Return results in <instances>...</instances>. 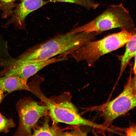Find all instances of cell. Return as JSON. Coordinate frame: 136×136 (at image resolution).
<instances>
[{
    "mask_svg": "<svg viewBox=\"0 0 136 136\" xmlns=\"http://www.w3.org/2000/svg\"><path fill=\"white\" fill-rule=\"evenodd\" d=\"M95 36L94 32H76L71 30L31 47L16 58L21 60H41L57 55L66 57Z\"/></svg>",
    "mask_w": 136,
    "mask_h": 136,
    "instance_id": "cell-1",
    "label": "cell"
},
{
    "mask_svg": "<svg viewBox=\"0 0 136 136\" xmlns=\"http://www.w3.org/2000/svg\"><path fill=\"white\" fill-rule=\"evenodd\" d=\"M35 95L39 98L47 107L49 115L53 122L62 123L75 126L85 125L102 129L103 127L82 117L72 103L70 94L65 92L59 96L48 98L42 92L40 89Z\"/></svg>",
    "mask_w": 136,
    "mask_h": 136,
    "instance_id": "cell-2",
    "label": "cell"
},
{
    "mask_svg": "<svg viewBox=\"0 0 136 136\" xmlns=\"http://www.w3.org/2000/svg\"><path fill=\"white\" fill-rule=\"evenodd\" d=\"M135 32L133 20L129 11L121 3L110 5L94 19L73 29L75 32L99 33L115 28Z\"/></svg>",
    "mask_w": 136,
    "mask_h": 136,
    "instance_id": "cell-3",
    "label": "cell"
},
{
    "mask_svg": "<svg viewBox=\"0 0 136 136\" xmlns=\"http://www.w3.org/2000/svg\"><path fill=\"white\" fill-rule=\"evenodd\" d=\"M135 33L122 30L101 39L88 41L70 55L77 61H85L91 66L101 56L125 45Z\"/></svg>",
    "mask_w": 136,
    "mask_h": 136,
    "instance_id": "cell-4",
    "label": "cell"
},
{
    "mask_svg": "<svg viewBox=\"0 0 136 136\" xmlns=\"http://www.w3.org/2000/svg\"><path fill=\"white\" fill-rule=\"evenodd\" d=\"M130 71L129 77L123 90L115 99L105 104L101 109L104 122L102 124L107 127L113 121L136 106V75L132 76Z\"/></svg>",
    "mask_w": 136,
    "mask_h": 136,
    "instance_id": "cell-5",
    "label": "cell"
},
{
    "mask_svg": "<svg viewBox=\"0 0 136 136\" xmlns=\"http://www.w3.org/2000/svg\"><path fill=\"white\" fill-rule=\"evenodd\" d=\"M16 107L19 123L14 136L32 135V130L35 127L39 120L48 112L47 106L39 105L29 97L19 100L17 102Z\"/></svg>",
    "mask_w": 136,
    "mask_h": 136,
    "instance_id": "cell-6",
    "label": "cell"
},
{
    "mask_svg": "<svg viewBox=\"0 0 136 136\" xmlns=\"http://www.w3.org/2000/svg\"><path fill=\"white\" fill-rule=\"evenodd\" d=\"M67 59V57L59 56L41 60H24L15 58L14 61L0 71V77L13 76L28 79L47 65Z\"/></svg>",
    "mask_w": 136,
    "mask_h": 136,
    "instance_id": "cell-7",
    "label": "cell"
},
{
    "mask_svg": "<svg viewBox=\"0 0 136 136\" xmlns=\"http://www.w3.org/2000/svg\"><path fill=\"white\" fill-rule=\"evenodd\" d=\"M27 79L18 77L4 76L0 77V88L4 91L10 93L20 90L29 91Z\"/></svg>",
    "mask_w": 136,
    "mask_h": 136,
    "instance_id": "cell-8",
    "label": "cell"
},
{
    "mask_svg": "<svg viewBox=\"0 0 136 136\" xmlns=\"http://www.w3.org/2000/svg\"><path fill=\"white\" fill-rule=\"evenodd\" d=\"M49 3L44 0H23L15 11L16 18L19 23L23 22L30 13Z\"/></svg>",
    "mask_w": 136,
    "mask_h": 136,
    "instance_id": "cell-9",
    "label": "cell"
},
{
    "mask_svg": "<svg viewBox=\"0 0 136 136\" xmlns=\"http://www.w3.org/2000/svg\"><path fill=\"white\" fill-rule=\"evenodd\" d=\"M125 51L121 59L119 78L122 76L131 59L136 56V34L126 44Z\"/></svg>",
    "mask_w": 136,
    "mask_h": 136,
    "instance_id": "cell-10",
    "label": "cell"
},
{
    "mask_svg": "<svg viewBox=\"0 0 136 136\" xmlns=\"http://www.w3.org/2000/svg\"><path fill=\"white\" fill-rule=\"evenodd\" d=\"M62 134L57 128L49 126L48 119L47 118L45 119L42 125L34 129L32 135L59 136L62 135Z\"/></svg>",
    "mask_w": 136,
    "mask_h": 136,
    "instance_id": "cell-11",
    "label": "cell"
},
{
    "mask_svg": "<svg viewBox=\"0 0 136 136\" xmlns=\"http://www.w3.org/2000/svg\"><path fill=\"white\" fill-rule=\"evenodd\" d=\"M49 2H61L73 3L84 7L88 10L96 9L99 4L93 0H49Z\"/></svg>",
    "mask_w": 136,
    "mask_h": 136,
    "instance_id": "cell-12",
    "label": "cell"
},
{
    "mask_svg": "<svg viewBox=\"0 0 136 136\" xmlns=\"http://www.w3.org/2000/svg\"><path fill=\"white\" fill-rule=\"evenodd\" d=\"M14 58L9 53L7 42L0 37V62L2 63H10L13 61Z\"/></svg>",
    "mask_w": 136,
    "mask_h": 136,
    "instance_id": "cell-13",
    "label": "cell"
},
{
    "mask_svg": "<svg viewBox=\"0 0 136 136\" xmlns=\"http://www.w3.org/2000/svg\"><path fill=\"white\" fill-rule=\"evenodd\" d=\"M15 126V123L12 119L7 118L0 112V134L2 132L7 133L11 128Z\"/></svg>",
    "mask_w": 136,
    "mask_h": 136,
    "instance_id": "cell-14",
    "label": "cell"
},
{
    "mask_svg": "<svg viewBox=\"0 0 136 136\" xmlns=\"http://www.w3.org/2000/svg\"><path fill=\"white\" fill-rule=\"evenodd\" d=\"M124 130V131L127 135H136V126L135 125L130 126L129 127L125 128Z\"/></svg>",
    "mask_w": 136,
    "mask_h": 136,
    "instance_id": "cell-15",
    "label": "cell"
},
{
    "mask_svg": "<svg viewBox=\"0 0 136 136\" xmlns=\"http://www.w3.org/2000/svg\"><path fill=\"white\" fill-rule=\"evenodd\" d=\"M4 92L3 89L0 88V104L5 96L6 95L4 94Z\"/></svg>",
    "mask_w": 136,
    "mask_h": 136,
    "instance_id": "cell-16",
    "label": "cell"
},
{
    "mask_svg": "<svg viewBox=\"0 0 136 136\" xmlns=\"http://www.w3.org/2000/svg\"><path fill=\"white\" fill-rule=\"evenodd\" d=\"M134 60L133 66V70L134 75H136V56L134 57Z\"/></svg>",
    "mask_w": 136,
    "mask_h": 136,
    "instance_id": "cell-17",
    "label": "cell"
},
{
    "mask_svg": "<svg viewBox=\"0 0 136 136\" xmlns=\"http://www.w3.org/2000/svg\"><path fill=\"white\" fill-rule=\"evenodd\" d=\"M3 2L7 4H8L11 3L14 0H0Z\"/></svg>",
    "mask_w": 136,
    "mask_h": 136,
    "instance_id": "cell-18",
    "label": "cell"
}]
</instances>
